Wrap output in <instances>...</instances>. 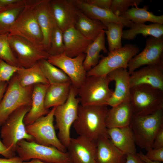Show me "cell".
Segmentation results:
<instances>
[{
    "mask_svg": "<svg viewBox=\"0 0 163 163\" xmlns=\"http://www.w3.org/2000/svg\"><path fill=\"white\" fill-rule=\"evenodd\" d=\"M130 102L134 115L153 113L163 109V91L147 86L132 88Z\"/></svg>",
    "mask_w": 163,
    "mask_h": 163,
    "instance_id": "obj_10",
    "label": "cell"
},
{
    "mask_svg": "<svg viewBox=\"0 0 163 163\" xmlns=\"http://www.w3.org/2000/svg\"><path fill=\"white\" fill-rule=\"evenodd\" d=\"M20 0H0V4L2 7H5L15 4Z\"/></svg>",
    "mask_w": 163,
    "mask_h": 163,
    "instance_id": "obj_45",
    "label": "cell"
},
{
    "mask_svg": "<svg viewBox=\"0 0 163 163\" xmlns=\"http://www.w3.org/2000/svg\"><path fill=\"white\" fill-rule=\"evenodd\" d=\"M131 88L142 86L152 87L163 91V64L146 66L130 74Z\"/></svg>",
    "mask_w": 163,
    "mask_h": 163,
    "instance_id": "obj_16",
    "label": "cell"
},
{
    "mask_svg": "<svg viewBox=\"0 0 163 163\" xmlns=\"http://www.w3.org/2000/svg\"><path fill=\"white\" fill-rule=\"evenodd\" d=\"M109 139L119 150L126 155L137 153L135 139L129 126L107 129Z\"/></svg>",
    "mask_w": 163,
    "mask_h": 163,
    "instance_id": "obj_23",
    "label": "cell"
},
{
    "mask_svg": "<svg viewBox=\"0 0 163 163\" xmlns=\"http://www.w3.org/2000/svg\"><path fill=\"white\" fill-rule=\"evenodd\" d=\"M24 0L0 9V35L9 34L14 23L23 10Z\"/></svg>",
    "mask_w": 163,
    "mask_h": 163,
    "instance_id": "obj_32",
    "label": "cell"
},
{
    "mask_svg": "<svg viewBox=\"0 0 163 163\" xmlns=\"http://www.w3.org/2000/svg\"><path fill=\"white\" fill-rule=\"evenodd\" d=\"M22 161L18 156L9 158H0V163H21Z\"/></svg>",
    "mask_w": 163,
    "mask_h": 163,
    "instance_id": "obj_44",
    "label": "cell"
},
{
    "mask_svg": "<svg viewBox=\"0 0 163 163\" xmlns=\"http://www.w3.org/2000/svg\"><path fill=\"white\" fill-rule=\"evenodd\" d=\"M75 6L89 18L97 20L105 25L108 23L115 22L129 27L133 22L114 14L110 10L101 8L85 2L83 0H73Z\"/></svg>",
    "mask_w": 163,
    "mask_h": 163,
    "instance_id": "obj_19",
    "label": "cell"
},
{
    "mask_svg": "<svg viewBox=\"0 0 163 163\" xmlns=\"http://www.w3.org/2000/svg\"><path fill=\"white\" fill-rule=\"evenodd\" d=\"M18 69V67L12 66L0 58V84L8 83Z\"/></svg>",
    "mask_w": 163,
    "mask_h": 163,
    "instance_id": "obj_38",
    "label": "cell"
},
{
    "mask_svg": "<svg viewBox=\"0 0 163 163\" xmlns=\"http://www.w3.org/2000/svg\"><path fill=\"white\" fill-rule=\"evenodd\" d=\"M163 148V128H161L156 135L152 148L158 149Z\"/></svg>",
    "mask_w": 163,
    "mask_h": 163,
    "instance_id": "obj_41",
    "label": "cell"
},
{
    "mask_svg": "<svg viewBox=\"0 0 163 163\" xmlns=\"http://www.w3.org/2000/svg\"><path fill=\"white\" fill-rule=\"evenodd\" d=\"M163 64V36L157 38L152 36L146 40L144 49L129 62L127 70L130 74L144 66Z\"/></svg>",
    "mask_w": 163,
    "mask_h": 163,
    "instance_id": "obj_14",
    "label": "cell"
},
{
    "mask_svg": "<svg viewBox=\"0 0 163 163\" xmlns=\"http://www.w3.org/2000/svg\"><path fill=\"white\" fill-rule=\"evenodd\" d=\"M50 4L56 24L63 32L75 27L78 9L73 0H50Z\"/></svg>",
    "mask_w": 163,
    "mask_h": 163,
    "instance_id": "obj_17",
    "label": "cell"
},
{
    "mask_svg": "<svg viewBox=\"0 0 163 163\" xmlns=\"http://www.w3.org/2000/svg\"><path fill=\"white\" fill-rule=\"evenodd\" d=\"M65 50L64 53L71 57L85 53L93 42L82 34L75 27H71L63 32Z\"/></svg>",
    "mask_w": 163,
    "mask_h": 163,
    "instance_id": "obj_22",
    "label": "cell"
},
{
    "mask_svg": "<svg viewBox=\"0 0 163 163\" xmlns=\"http://www.w3.org/2000/svg\"><path fill=\"white\" fill-rule=\"evenodd\" d=\"M39 0H24V7L12 26L9 34L20 37L44 47L43 35L35 11Z\"/></svg>",
    "mask_w": 163,
    "mask_h": 163,
    "instance_id": "obj_3",
    "label": "cell"
},
{
    "mask_svg": "<svg viewBox=\"0 0 163 163\" xmlns=\"http://www.w3.org/2000/svg\"><path fill=\"white\" fill-rule=\"evenodd\" d=\"M133 113L130 101L122 103L109 109L105 119L107 129L129 126Z\"/></svg>",
    "mask_w": 163,
    "mask_h": 163,
    "instance_id": "obj_24",
    "label": "cell"
},
{
    "mask_svg": "<svg viewBox=\"0 0 163 163\" xmlns=\"http://www.w3.org/2000/svg\"><path fill=\"white\" fill-rule=\"evenodd\" d=\"M31 106H21L14 110L1 126L0 135L2 142L9 150L15 152L17 144L22 139L33 141L32 137L26 132L24 120Z\"/></svg>",
    "mask_w": 163,
    "mask_h": 163,
    "instance_id": "obj_7",
    "label": "cell"
},
{
    "mask_svg": "<svg viewBox=\"0 0 163 163\" xmlns=\"http://www.w3.org/2000/svg\"><path fill=\"white\" fill-rule=\"evenodd\" d=\"M124 163H145L137 155L129 154L126 155Z\"/></svg>",
    "mask_w": 163,
    "mask_h": 163,
    "instance_id": "obj_43",
    "label": "cell"
},
{
    "mask_svg": "<svg viewBox=\"0 0 163 163\" xmlns=\"http://www.w3.org/2000/svg\"><path fill=\"white\" fill-rule=\"evenodd\" d=\"M8 35H0V58L9 64L18 67L17 60L11 48Z\"/></svg>",
    "mask_w": 163,
    "mask_h": 163,
    "instance_id": "obj_36",
    "label": "cell"
},
{
    "mask_svg": "<svg viewBox=\"0 0 163 163\" xmlns=\"http://www.w3.org/2000/svg\"><path fill=\"white\" fill-rule=\"evenodd\" d=\"M139 49L136 45L126 44L121 48L109 52L97 64L87 72L86 76H107L117 69H127L130 59L139 53Z\"/></svg>",
    "mask_w": 163,
    "mask_h": 163,
    "instance_id": "obj_9",
    "label": "cell"
},
{
    "mask_svg": "<svg viewBox=\"0 0 163 163\" xmlns=\"http://www.w3.org/2000/svg\"><path fill=\"white\" fill-rule=\"evenodd\" d=\"M0 155L6 158H11L15 156V152L7 148L0 139Z\"/></svg>",
    "mask_w": 163,
    "mask_h": 163,
    "instance_id": "obj_42",
    "label": "cell"
},
{
    "mask_svg": "<svg viewBox=\"0 0 163 163\" xmlns=\"http://www.w3.org/2000/svg\"><path fill=\"white\" fill-rule=\"evenodd\" d=\"M109 109L107 105L83 106L79 104L73 127L79 136L96 142L100 138H109L105 119Z\"/></svg>",
    "mask_w": 163,
    "mask_h": 163,
    "instance_id": "obj_1",
    "label": "cell"
},
{
    "mask_svg": "<svg viewBox=\"0 0 163 163\" xmlns=\"http://www.w3.org/2000/svg\"><path fill=\"white\" fill-rule=\"evenodd\" d=\"M34 85L23 87L16 73L12 76L0 102V127L18 108L25 105L31 106Z\"/></svg>",
    "mask_w": 163,
    "mask_h": 163,
    "instance_id": "obj_4",
    "label": "cell"
},
{
    "mask_svg": "<svg viewBox=\"0 0 163 163\" xmlns=\"http://www.w3.org/2000/svg\"><path fill=\"white\" fill-rule=\"evenodd\" d=\"M129 126L136 144L148 150L152 148L154 139L163 128V109L146 115H133Z\"/></svg>",
    "mask_w": 163,
    "mask_h": 163,
    "instance_id": "obj_2",
    "label": "cell"
},
{
    "mask_svg": "<svg viewBox=\"0 0 163 163\" xmlns=\"http://www.w3.org/2000/svg\"><path fill=\"white\" fill-rule=\"evenodd\" d=\"M85 56V54L83 53L71 57L63 53L50 55L47 60L62 70L70 79L72 85L78 89L86 77L87 71L83 65Z\"/></svg>",
    "mask_w": 163,
    "mask_h": 163,
    "instance_id": "obj_13",
    "label": "cell"
},
{
    "mask_svg": "<svg viewBox=\"0 0 163 163\" xmlns=\"http://www.w3.org/2000/svg\"><path fill=\"white\" fill-rule=\"evenodd\" d=\"M49 84H38L34 85L32 94V104L29 111L24 117L26 126L33 123L39 118L49 112L45 106V99Z\"/></svg>",
    "mask_w": 163,
    "mask_h": 163,
    "instance_id": "obj_21",
    "label": "cell"
},
{
    "mask_svg": "<svg viewBox=\"0 0 163 163\" xmlns=\"http://www.w3.org/2000/svg\"><path fill=\"white\" fill-rule=\"evenodd\" d=\"M38 63L50 84L71 82L69 77L62 70L50 63L47 59H42Z\"/></svg>",
    "mask_w": 163,
    "mask_h": 163,
    "instance_id": "obj_33",
    "label": "cell"
},
{
    "mask_svg": "<svg viewBox=\"0 0 163 163\" xmlns=\"http://www.w3.org/2000/svg\"><path fill=\"white\" fill-rule=\"evenodd\" d=\"M16 73L20 85L23 87L38 84H49L38 62L28 68L18 67Z\"/></svg>",
    "mask_w": 163,
    "mask_h": 163,
    "instance_id": "obj_30",
    "label": "cell"
},
{
    "mask_svg": "<svg viewBox=\"0 0 163 163\" xmlns=\"http://www.w3.org/2000/svg\"><path fill=\"white\" fill-rule=\"evenodd\" d=\"M21 163H47L43 162L38 159H32V160L29 161H27V162L22 161Z\"/></svg>",
    "mask_w": 163,
    "mask_h": 163,
    "instance_id": "obj_48",
    "label": "cell"
},
{
    "mask_svg": "<svg viewBox=\"0 0 163 163\" xmlns=\"http://www.w3.org/2000/svg\"><path fill=\"white\" fill-rule=\"evenodd\" d=\"M111 82L107 75L86 76L78 89L80 104L107 106L113 91L109 87Z\"/></svg>",
    "mask_w": 163,
    "mask_h": 163,
    "instance_id": "obj_6",
    "label": "cell"
},
{
    "mask_svg": "<svg viewBox=\"0 0 163 163\" xmlns=\"http://www.w3.org/2000/svg\"><path fill=\"white\" fill-rule=\"evenodd\" d=\"M85 2L102 8L110 10L111 0H83Z\"/></svg>",
    "mask_w": 163,
    "mask_h": 163,
    "instance_id": "obj_40",
    "label": "cell"
},
{
    "mask_svg": "<svg viewBox=\"0 0 163 163\" xmlns=\"http://www.w3.org/2000/svg\"><path fill=\"white\" fill-rule=\"evenodd\" d=\"M55 107H53L46 115L26 126V130L27 133L33 138V141L36 143L53 146L62 152H66V148L60 141L56 133L53 124Z\"/></svg>",
    "mask_w": 163,
    "mask_h": 163,
    "instance_id": "obj_11",
    "label": "cell"
},
{
    "mask_svg": "<svg viewBox=\"0 0 163 163\" xmlns=\"http://www.w3.org/2000/svg\"><path fill=\"white\" fill-rule=\"evenodd\" d=\"M75 27L84 36L92 41L102 31L106 29L102 22L89 18L78 9Z\"/></svg>",
    "mask_w": 163,
    "mask_h": 163,
    "instance_id": "obj_26",
    "label": "cell"
},
{
    "mask_svg": "<svg viewBox=\"0 0 163 163\" xmlns=\"http://www.w3.org/2000/svg\"><path fill=\"white\" fill-rule=\"evenodd\" d=\"M65 50L63 31L57 26L52 32L48 52L50 55H55L64 53Z\"/></svg>",
    "mask_w": 163,
    "mask_h": 163,
    "instance_id": "obj_35",
    "label": "cell"
},
{
    "mask_svg": "<svg viewBox=\"0 0 163 163\" xmlns=\"http://www.w3.org/2000/svg\"><path fill=\"white\" fill-rule=\"evenodd\" d=\"M78 89L72 85L69 97L63 104L55 107L54 118L55 127L58 130L57 137L62 144L66 148L71 138L70 129L76 120L80 104L79 97H77Z\"/></svg>",
    "mask_w": 163,
    "mask_h": 163,
    "instance_id": "obj_5",
    "label": "cell"
},
{
    "mask_svg": "<svg viewBox=\"0 0 163 163\" xmlns=\"http://www.w3.org/2000/svg\"><path fill=\"white\" fill-rule=\"evenodd\" d=\"M72 163H96V142L83 136L71 138L66 148Z\"/></svg>",
    "mask_w": 163,
    "mask_h": 163,
    "instance_id": "obj_15",
    "label": "cell"
},
{
    "mask_svg": "<svg viewBox=\"0 0 163 163\" xmlns=\"http://www.w3.org/2000/svg\"><path fill=\"white\" fill-rule=\"evenodd\" d=\"M16 152L23 161L37 159L47 163H72L67 151L25 139L19 141Z\"/></svg>",
    "mask_w": 163,
    "mask_h": 163,
    "instance_id": "obj_8",
    "label": "cell"
},
{
    "mask_svg": "<svg viewBox=\"0 0 163 163\" xmlns=\"http://www.w3.org/2000/svg\"><path fill=\"white\" fill-rule=\"evenodd\" d=\"M104 30L107 36L109 52L122 47V38L124 26L115 22L108 23L105 25Z\"/></svg>",
    "mask_w": 163,
    "mask_h": 163,
    "instance_id": "obj_34",
    "label": "cell"
},
{
    "mask_svg": "<svg viewBox=\"0 0 163 163\" xmlns=\"http://www.w3.org/2000/svg\"><path fill=\"white\" fill-rule=\"evenodd\" d=\"M8 40L19 68L31 67L50 56L43 46L37 45L20 37L8 34Z\"/></svg>",
    "mask_w": 163,
    "mask_h": 163,
    "instance_id": "obj_12",
    "label": "cell"
},
{
    "mask_svg": "<svg viewBox=\"0 0 163 163\" xmlns=\"http://www.w3.org/2000/svg\"><path fill=\"white\" fill-rule=\"evenodd\" d=\"M71 85L70 82L50 84L45 95V108L49 109L64 103L69 97Z\"/></svg>",
    "mask_w": 163,
    "mask_h": 163,
    "instance_id": "obj_27",
    "label": "cell"
},
{
    "mask_svg": "<svg viewBox=\"0 0 163 163\" xmlns=\"http://www.w3.org/2000/svg\"><path fill=\"white\" fill-rule=\"evenodd\" d=\"M8 82H3L0 84V102L6 91Z\"/></svg>",
    "mask_w": 163,
    "mask_h": 163,
    "instance_id": "obj_46",
    "label": "cell"
},
{
    "mask_svg": "<svg viewBox=\"0 0 163 163\" xmlns=\"http://www.w3.org/2000/svg\"><path fill=\"white\" fill-rule=\"evenodd\" d=\"M3 7H2L1 5L0 4V9H1V8H2Z\"/></svg>",
    "mask_w": 163,
    "mask_h": 163,
    "instance_id": "obj_49",
    "label": "cell"
},
{
    "mask_svg": "<svg viewBox=\"0 0 163 163\" xmlns=\"http://www.w3.org/2000/svg\"><path fill=\"white\" fill-rule=\"evenodd\" d=\"M105 35L104 30H103L89 45L85 53V56L83 65L87 72L97 64L101 51L104 53L107 52L105 46Z\"/></svg>",
    "mask_w": 163,
    "mask_h": 163,
    "instance_id": "obj_29",
    "label": "cell"
},
{
    "mask_svg": "<svg viewBox=\"0 0 163 163\" xmlns=\"http://www.w3.org/2000/svg\"><path fill=\"white\" fill-rule=\"evenodd\" d=\"M126 155L118 149L109 138H101L96 142V163H124Z\"/></svg>",
    "mask_w": 163,
    "mask_h": 163,
    "instance_id": "obj_25",
    "label": "cell"
},
{
    "mask_svg": "<svg viewBox=\"0 0 163 163\" xmlns=\"http://www.w3.org/2000/svg\"><path fill=\"white\" fill-rule=\"evenodd\" d=\"M145 156L148 159L154 161H163V148H151L148 150Z\"/></svg>",
    "mask_w": 163,
    "mask_h": 163,
    "instance_id": "obj_39",
    "label": "cell"
},
{
    "mask_svg": "<svg viewBox=\"0 0 163 163\" xmlns=\"http://www.w3.org/2000/svg\"><path fill=\"white\" fill-rule=\"evenodd\" d=\"M142 2V0H111L110 10L120 16L130 6H138Z\"/></svg>",
    "mask_w": 163,
    "mask_h": 163,
    "instance_id": "obj_37",
    "label": "cell"
},
{
    "mask_svg": "<svg viewBox=\"0 0 163 163\" xmlns=\"http://www.w3.org/2000/svg\"><path fill=\"white\" fill-rule=\"evenodd\" d=\"M148 6L145 5L143 8L132 7L120 16L134 23H144L150 22L152 23L163 24V15H156L148 11Z\"/></svg>",
    "mask_w": 163,
    "mask_h": 163,
    "instance_id": "obj_31",
    "label": "cell"
},
{
    "mask_svg": "<svg viewBox=\"0 0 163 163\" xmlns=\"http://www.w3.org/2000/svg\"><path fill=\"white\" fill-rule=\"evenodd\" d=\"M111 81L115 82V89L109 100L107 106L113 107L122 103L130 101L131 87L130 74L127 69L115 70L107 75Z\"/></svg>",
    "mask_w": 163,
    "mask_h": 163,
    "instance_id": "obj_18",
    "label": "cell"
},
{
    "mask_svg": "<svg viewBox=\"0 0 163 163\" xmlns=\"http://www.w3.org/2000/svg\"><path fill=\"white\" fill-rule=\"evenodd\" d=\"M129 28V29L123 31L122 38L131 40L139 34H142L145 38L148 36L157 38L163 36V24L152 23L146 24L145 23L133 22Z\"/></svg>",
    "mask_w": 163,
    "mask_h": 163,
    "instance_id": "obj_28",
    "label": "cell"
},
{
    "mask_svg": "<svg viewBox=\"0 0 163 163\" xmlns=\"http://www.w3.org/2000/svg\"><path fill=\"white\" fill-rule=\"evenodd\" d=\"M35 11L43 35V44L48 51L51 35L56 25L51 11L50 0H39L36 6Z\"/></svg>",
    "mask_w": 163,
    "mask_h": 163,
    "instance_id": "obj_20",
    "label": "cell"
},
{
    "mask_svg": "<svg viewBox=\"0 0 163 163\" xmlns=\"http://www.w3.org/2000/svg\"><path fill=\"white\" fill-rule=\"evenodd\" d=\"M136 154L145 163H161V162L152 161L148 159L145 154L142 152L137 153Z\"/></svg>",
    "mask_w": 163,
    "mask_h": 163,
    "instance_id": "obj_47",
    "label": "cell"
}]
</instances>
